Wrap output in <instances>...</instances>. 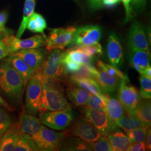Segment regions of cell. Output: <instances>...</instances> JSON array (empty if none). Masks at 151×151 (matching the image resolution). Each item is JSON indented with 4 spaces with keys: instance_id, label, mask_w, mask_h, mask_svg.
I'll return each instance as SVG.
<instances>
[{
    "instance_id": "6da1fadb",
    "label": "cell",
    "mask_w": 151,
    "mask_h": 151,
    "mask_svg": "<svg viewBox=\"0 0 151 151\" xmlns=\"http://www.w3.org/2000/svg\"><path fill=\"white\" fill-rule=\"evenodd\" d=\"M71 110L60 80L43 81L39 112Z\"/></svg>"
},
{
    "instance_id": "7a4b0ae2",
    "label": "cell",
    "mask_w": 151,
    "mask_h": 151,
    "mask_svg": "<svg viewBox=\"0 0 151 151\" xmlns=\"http://www.w3.org/2000/svg\"><path fill=\"white\" fill-rule=\"evenodd\" d=\"M25 86L21 76L9 63H0V91L12 100H17L22 96Z\"/></svg>"
},
{
    "instance_id": "3957f363",
    "label": "cell",
    "mask_w": 151,
    "mask_h": 151,
    "mask_svg": "<svg viewBox=\"0 0 151 151\" xmlns=\"http://www.w3.org/2000/svg\"><path fill=\"white\" fill-rule=\"evenodd\" d=\"M25 96V109L27 113L35 115L39 110V105L43 85V76L40 70H37L27 81Z\"/></svg>"
},
{
    "instance_id": "277c9868",
    "label": "cell",
    "mask_w": 151,
    "mask_h": 151,
    "mask_svg": "<svg viewBox=\"0 0 151 151\" xmlns=\"http://www.w3.org/2000/svg\"><path fill=\"white\" fill-rule=\"evenodd\" d=\"M67 137L68 135L66 131L56 132L49 129L42 125L39 132L32 137V138L40 151H54L60 150Z\"/></svg>"
},
{
    "instance_id": "5b68a950",
    "label": "cell",
    "mask_w": 151,
    "mask_h": 151,
    "mask_svg": "<svg viewBox=\"0 0 151 151\" xmlns=\"http://www.w3.org/2000/svg\"><path fill=\"white\" fill-rule=\"evenodd\" d=\"M63 52L60 49H54L44 60L40 70L43 76V81L60 80L65 74L61 62Z\"/></svg>"
},
{
    "instance_id": "8992f818",
    "label": "cell",
    "mask_w": 151,
    "mask_h": 151,
    "mask_svg": "<svg viewBox=\"0 0 151 151\" xmlns=\"http://www.w3.org/2000/svg\"><path fill=\"white\" fill-rule=\"evenodd\" d=\"M2 38L5 42L10 54L17 50L27 49L38 48L45 44L46 36L35 35L30 38L21 39L12 35L10 32H5L2 35Z\"/></svg>"
},
{
    "instance_id": "52a82bcc",
    "label": "cell",
    "mask_w": 151,
    "mask_h": 151,
    "mask_svg": "<svg viewBox=\"0 0 151 151\" xmlns=\"http://www.w3.org/2000/svg\"><path fill=\"white\" fill-rule=\"evenodd\" d=\"M73 119L71 110L47 111L40 113L39 120L42 124L53 129L62 130L70 127Z\"/></svg>"
},
{
    "instance_id": "ba28073f",
    "label": "cell",
    "mask_w": 151,
    "mask_h": 151,
    "mask_svg": "<svg viewBox=\"0 0 151 151\" xmlns=\"http://www.w3.org/2000/svg\"><path fill=\"white\" fill-rule=\"evenodd\" d=\"M118 99L127 114L134 116V111L140 101L137 88L129 84V80H123L119 85Z\"/></svg>"
},
{
    "instance_id": "9c48e42d",
    "label": "cell",
    "mask_w": 151,
    "mask_h": 151,
    "mask_svg": "<svg viewBox=\"0 0 151 151\" xmlns=\"http://www.w3.org/2000/svg\"><path fill=\"white\" fill-rule=\"evenodd\" d=\"M83 113L87 119L91 123L100 134L103 136H108L116 129V126L114 125L109 118L105 111L96 110L85 106Z\"/></svg>"
},
{
    "instance_id": "30bf717a",
    "label": "cell",
    "mask_w": 151,
    "mask_h": 151,
    "mask_svg": "<svg viewBox=\"0 0 151 151\" xmlns=\"http://www.w3.org/2000/svg\"><path fill=\"white\" fill-rule=\"evenodd\" d=\"M76 30L74 27L52 29L46 39V49L50 52L54 49H64L72 43Z\"/></svg>"
},
{
    "instance_id": "8fae6325",
    "label": "cell",
    "mask_w": 151,
    "mask_h": 151,
    "mask_svg": "<svg viewBox=\"0 0 151 151\" xmlns=\"http://www.w3.org/2000/svg\"><path fill=\"white\" fill-rule=\"evenodd\" d=\"M70 124V127L66 131L68 136L78 137L87 143L91 144L96 142L101 135L86 118L76 120Z\"/></svg>"
},
{
    "instance_id": "7c38bea8",
    "label": "cell",
    "mask_w": 151,
    "mask_h": 151,
    "mask_svg": "<svg viewBox=\"0 0 151 151\" xmlns=\"http://www.w3.org/2000/svg\"><path fill=\"white\" fill-rule=\"evenodd\" d=\"M101 29L98 25H86L76 28L71 44L77 47L98 42L101 37Z\"/></svg>"
},
{
    "instance_id": "4fadbf2b",
    "label": "cell",
    "mask_w": 151,
    "mask_h": 151,
    "mask_svg": "<svg viewBox=\"0 0 151 151\" xmlns=\"http://www.w3.org/2000/svg\"><path fill=\"white\" fill-rule=\"evenodd\" d=\"M98 74L96 81L101 90L105 92L112 93L119 88L122 80L118 77L111 75L105 68L103 62L100 60L97 61Z\"/></svg>"
},
{
    "instance_id": "5bb4252c",
    "label": "cell",
    "mask_w": 151,
    "mask_h": 151,
    "mask_svg": "<svg viewBox=\"0 0 151 151\" xmlns=\"http://www.w3.org/2000/svg\"><path fill=\"white\" fill-rule=\"evenodd\" d=\"M11 54L20 57L35 71L41 68L45 60V52L40 48L22 49Z\"/></svg>"
},
{
    "instance_id": "9a60e30c",
    "label": "cell",
    "mask_w": 151,
    "mask_h": 151,
    "mask_svg": "<svg viewBox=\"0 0 151 151\" xmlns=\"http://www.w3.org/2000/svg\"><path fill=\"white\" fill-rule=\"evenodd\" d=\"M129 43L131 49L143 50L150 52L148 43L144 30L138 22H134L130 27Z\"/></svg>"
},
{
    "instance_id": "2e32d148",
    "label": "cell",
    "mask_w": 151,
    "mask_h": 151,
    "mask_svg": "<svg viewBox=\"0 0 151 151\" xmlns=\"http://www.w3.org/2000/svg\"><path fill=\"white\" fill-rule=\"evenodd\" d=\"M107 52L110 64L119 67L123 62V49L119 39L115 33H111L109 37Z\"/></svg>"
},
{
    "instance_id": "e0dca14e",
    "label": "cell",
    "mask_w": 151,
    "mask_h": 151,
    "mask_svg": "<svg viewBox=\"0 0 151 151\" xmlns=\"http://www.w3.org/2000/svg\"><path fill=\"white\" fill-rule=\"evenodd\" d=\"M22 133L19 123H12L0 139V151H14Z\"/></svg>"
},
{
    "instance_id": "ac0fdd59",
    "label": "cell",
    "mask_w": 151,
    "mask_h": 151,
    "mask_svg": "<svg viewBox=\"0 0 151 151\" xmlns=\"http://www.w3.org/2000/svg\"><path fill=\"white\" fill-rule=\"evenodd\" d=\"M5 60L9 63L21 76L24 82L25 86L27 85V81L30 80L36 72L23 60L15 54L9 55Z\"/></svg>"
},
{
    "instance_id": "d6986e66",
    "label": "cell",
    "mask_w": 151,
    "mask_h": 151,
    "mask_svg": "<svg viewBox=\"0 0 151 151\" xmlns=\"http://www.w3.org/2000/svg\"><path fill=\"white\" fill-rule=\"evenodd\" d=\"M131 50L130 65L140 75H142L143 70L151 66L150 53L143 50L135 49H131Z\"/></svg>"
},
{
    "instance_id": "ffe728a7",
    "label": "cell",
    "mask_w": 151,
    "mask_h": 151,
    "mask_svg": "<svg viewBox=\"0 0 151 151\" xmlns=\"http://www.w3.org/2000/svg\"><path fill=\"white\" fill-rule=\"evenodd\" d=\"M105 111L111 122L117 127L116 122L124 115V108L119 100L105 95Z\"/></svg>"
},
{
    "instance_id": "44dd1931",
    "label": "cell",
    "mask_w": 151,
    "mask_h": 151,
    "mask_svg": "<svg viewBox=\"0 0 151 151\" xmlns=\"http://www.w3.org/2000/svg\"><path fill=\"white\" fill-rule=\"evenodd\" d=\"M91 93L86 90L70 83L66 89L67 96L76 106H85Z\"/></svg>"
},
{
    "instance_id": "7402d4cb",
    "label": "cell",
    "mask_w": 151,
    "mask_h": 151,
    "mask_svg": "<svg viewBox=\"0 0 151 151\" xmlns=\"http://www.w3.org/2000/svg\"><path fill=\"white\" fill-rule=\"evenodd\" d=\"M19 124L22 133L27 134L32 137L38 133L42 125L39 119L29 114L22 115Z\"/></svg>"
},
{
    "instance_id": "603a6c76",
    "label": "cell",
    "mask_w": 151,
    "mask_h": 151,
    "mask_svg": "<svg viewBox=\"0 0 151 151\" xmlns=\"http://www.w3.org/2000/svg\"><path fill=\"white\" fill-rule=\"evenodd\" d=\"M106 137L113 151H127L131 144L127 135L119 130H114Z\"/></svg>"
},
{
    "instance_id": "cb8c5ba5",
    "label": "cell",
    "mask_w": 151,
    "mask_h": 151,
    "mask_svg": "<svg viewBox=\"0 0 151 151\" xmlns=\"http://www.w3.org/2000/svg\"><path fill=\"white\" fill-rule=\"evenodd\" d=\"M60 150L69 151H92L91 144L78 137L67 138L63 140Z\"/></svg>"
},
{
    "instance_id": "d4e9b609",
    "label": "cell",
    "mask_w": 151,
    "mask_h": 151,
    "mask_svg": "<svg viewBox=\"0 0 151 151\" xmlns=\"http://www.w3.org/2000/svg\"><path fill=\"white\" fill-rule=\"evenodd\" d=\"M61 59L70 60L81 65H86L91 64L93 57L77 47L63 53Z\"/></svg>"
},
{
    "instance_id": "484cf974",
    "label": "cell",
    "mask_w": 151,
    "mask_h": 151,
    "mask_svg": "<svg viewBox=\"0 0 151 151\" xmlns=\"http://www.w3.org/2000/svg\"><path fill=\"white\" fill-rule=\"evenodd\" d=\"M150 99L140 100L134 111V116L147 126L151 123V105Z\"/></svg>"
},
{
    "instance_id": "4316f807",
    "label": "cell",
    "mask_w": 151,
    "mask_h": 151,
    "mask_svg": "<svg viewBox=\"0 0 151 151\" xmlns=\"http://www.w3.org/2000/svg\"><path fill=\"white\" fill-rule=\"evenodd\" d=\"M69 83L84 88L90 93L96 95L103 96L105 94L97 82L93 79L81 78L70 80H69Z\"/></svg>"
},
{
    "instance_id": "83f0119b",
    "label": "cell",
    "mask_w": 151,
    "mask_h": 151,
    "mask_svg": "<svg viewBox=\"0 0 151 151\" xmlns=\"http://www.w3.org/2000/svg\"><path fill=\"white\" fill-rule=\"evenodd\" d=\"M117 126L121 128L125 133L138 128L147 126L139 119L133 115H123L116 122Z\"/></svg>"
},
{
    "instance_id": "f1b7e54d",
    "label": "cell",
    "mask_w": 151,
    "mask_h": 151,
    "mask_svg": "<svg viewBox=\"0 0 151 151\" xmlns=\"http://www.w3.org/2000/svg\"><path fill=\"white\" fill-rule=\"evenodd\" d=\"M35 6V0H25L24 6L22 23L18 30V32H17L16 35V38H21L22 34L27 29V22L34 11Z\"/></svg>"
},
{
    "instance_id": "f546056e",
    "label": "cell",
    "mask_w": 151,
    "mask_h": 151,
    "mask_svg": "<svg viewBox=\"0 0 151 151\" xmlns=\"http://www.w3.org/2000/svg\"><path fill=\"white\" fill-rule=\"evenodd\" d=\"M47 27V22L43 16L38 13L33 12L27 22V29L33 32L44 34Z\"/></svg>"
},
{
    "instance_id": "4dcf8cb0",
    "label": "cell",
    "mask_w": 151,
    "mask_h": 151,
    "mask_svg": "<svg viewBox=\"0 0 151 151\" xmlns=\"http://www.w3.org/2000/svg\"><path fill=\"white\" fill-rule=\"evenodd\" d=\"M98 74V70L92 64L82 65L79 70L73 73H71L69 80L81 78H90L96 81Z\"/></svg>"
},
{
    "instance_id": "1f68e13d",
    "label": "cell",
    "mask_w": 151,
    "mask_h": 151,
    "mask_svg": "<svg viewBox=\"0 0 151 151\" xmlns=\"http://www.w3.org/2000/svg\"><path fill=\"white\" fill-rule=\"evenodd\" d=\"M14 151H39L40 150L30 135L22 133Z\"/></svg>"
},
{
    "instance_id": "d6a6232c",
    "label": "cell",
    "mask_w": 151,
    "mask_h": 151,
    "mask_svg": "<svg viewBox=\"0 0 151 151\" xmlns=\"http://www.w3.org/2000/svg\"><path fill=\"white\" fill-rule=\"evenodd\" d=\"M150 127L145 126L132 130L127 132V135L131 143L135 142H145L147 133Z\"/></svg>"
},
{
    "instance_id": "836d02e7",
    "label": "cell",
    "mask_w": 151,
    "mask_h": 151,
    "mask_svg": "<svg viewBox=\"0 0 151 151\" xmlns=\"http://www.w3.org/2000/svg\"><path fill=\"white\" fill-rule=\"evenodd\" d=\"M105 95L106 94H104L103 96H98L91 93L85 106L96 110L105 111Z\"/></svg>"
},
{
    "instance_id": "e575fe53",
    "label": "cell",
    "mask_w": 151,
    "mask_h": 151,
    "mask_svg": "<svg viewBox=\"0 0 151 151\" xmlns=\"http://www.w3.org/2000/svg\"><path fill=\"white\" fill-rule=\"evenodd\" d=\"M140 95L144 99H151V77L140 75Z\"/></svg>"
},
{
    "instance_id": "d590c367",
    "label": "cell",
    "mask_w": 151,
    "mask_h": 151,
    "mask_svg": "<svg viewBox=\"0 0 151 151\" xmlns=\"http://www.w3.org/2000/svg\"><path fill=\"white\" fill-rule=\"evenodd\" d=\"M92 151H113L108 138L105 136L101 135L96 142L91 144Z\"/></svg>"
},
{
    "instance_id": "8d00e7d4",
    "label": "cell",
    "mask_w": 151,
    "mask_h": 151,
    "mask_svg": "<svg viewBox=\"0 0 151 151\" xmlns=\"http://www.w3.org/2000/svg\"><path fill=\"white\" fill-rule=\"evenodd\" d=\"M78 48L93 57H100L103 53L102 47L99 42L88 45L78 47Z\"/></svg>"
},
{
    "instance_id": "74e56055",
    "label": "cell",
    "mask_w": 151,
    "mask_h": 151,
    "mask_svg": "<svg viewBox=\"0 0 151 151\" xmlns=\"http://www.w3.org/2000/svg\"><path fill=\"white\" fill-rule=\"evenodd\" d=\"M12 123V120L8 113L0 108V134L4 133Z\"/></svg>"
},
{
    "instance_id": "f35d334b",
    "label": "cell",
    "mask_w": 151,
    "mask_h": 151,
    "mask_svg": "<svg viewBox=\"0 0 151 151\" xmlns=\"http://www.w3.org/2000/svg\"><path fill=\"white\" fill-rule=\"evenodd\" d=\"M61 62L63 66L65 74L75 73L80 69L81 65H82L70 60L61 59Z\"/></svg>"
},
{
    "instance_id": "ab89813d",
    "label": "cell",
    "mask_w": 151,
    "mask_h": 151,
    "mask_svg": "<svg viewBox=\"0 0 151 151\" xmlns=\"http://www.w3.org/2000/svg\"><path fill=\"white\" fill-rule=\"evenodd\" d=\"M103 65L106 69V70L108 71L109 74L111 75L115 76L121 79L122 80H129L128 76L125 75L123 72L119 70V69L116 67H115L113 65H109L103 62Z\"/></svg>"
},
{
    "instance_id": "60d3db41",
    "label": "cell",
    "mask_w": 151,
    "mask_h": 151,
    "mask_svg": "<svg viewBox=\"0 0 151 151\" xmlns=\"http://www.w3.org/2000/svg\"><path fill=\"white\" fill-rule=\"evenodd\" d=\"M124 5L125 10V19L124 22L127 23L129 21L132 16V7L130 5L132 0H121Z\"/></svg>"
},
{
    "instance_id": "b9f144b4",
    "label": "cell",
    "mask_w": 151,
    "mask_h": 151,
    "mask_svg": "<svg viewBox=\"0 0 151 151\" xmlns=\"http://www.w3.org/2000/svg\"><path fill=\"white\" fill-rule=\"evenodd\" d=\"M7 17L8 15L6 12H0V36H1L4 33L9 32L5 27Z\"/></svg>"
},
{
    "instance_id": "7bdbcfd3",
    "label": "cell",
    "mask_w": 151,
    "mask_h": 151,
    "mask_svg": "<svg viewBox=\"0 0 151 151\" xmlns=\"http://www.w3.org/2000/svg\"><path fill=\"white\" fill-rule=\"evenodd\" d=\"M9 55L10 53L1 35L0 36V60L7 57Z\"/></svg>"
},
{
    "instance_id": "ee69618b",
    "label": "cell",
    "mask_w": 151,
    "mask_h": 151,
    "mask_svg": "<svg viewBox=\"0 0 151 151\" xmlns=\"http://www.w3.org/2000/svg\"><path fill=\"white\" fill-rule=\"evenodd\" d=\"M146 151L145 142H135L130 144L127 151Z\"/></svg>"
},
{
    "instance_id": "f6af8a7d",
    "label": "cell",
    "mask_w": 151,
    "mask_h": 151,
    "mask_svg": "<svg viewBox=\"0 0 151 151\" xmlns=\"http://www.w3.org/2000/svg\"><path fill=\"white\" fill-rule=\"evenodd\" d=\"M147 0H132V7L137 10H143L146 5Z\"/></svg>"
},
{
    "instance_id": "bcb514c9",
    "label": "cell",
    "mask_w": 151,
    "mask_h": 151,
    "mask_svg": "<svg viewBox=\"0 0 151 151\" xmlns=\"http://www.w3.org/2000/svg\"><path fill=\"white\" fill-rule=\"evenodd\" d=\"M88 1L90 7L93 10H97L103 5V0H88Z\"/></svg>"
},
{
    "instance_id": "7dc6e473",
    "label": "cell",
    "mask_w": 151,
    "mask_h": 151,
    "mask_svg": "<svg viewBox=\"0 0 151 151\" xmlns=\"http://www.w3.org/2000/svg\"><path fill=\"white\" fill-rule=\"evenodd\" d=\"M145 144L146 147V150L147 151H151V132L150 128L148 130L147 135H146V139L145 140Z\"/></svg>"
},
{
    "instance_id": "c3c4849f",
    "label": "cell",
    "mask_w": 151,
    "mask_h": 151,
    "mask_svg": "<svg viewBox=\"0 0 151 151\" xmlns=\"http://www.w3.org/2000/svg\"><path fill=\"white\" fill-rule=\"evenodd\" d=\"M121 0H103L102 3L106 7H113L117 5Z\"/></svg>"
},
{
    "instance_id": "681fc988",
    "label": "cell",
    "mask_w": 151,
    "mask_h": 151,
    "mask_svg": "<svg viewBox=\"0 0 151 151\" xmlns=\"http://www.w3.org/2000/svg\"><path fill=\"white\" fill-rule=\"evenodd\" d=\"M0 106L3 108H5L7 110L10 111H12L13 110L11 106L1 96H0Z\"/></svg>"
},
{
    "instance_id": "f907efd6",
    "label": "cell",
    "mask_w": 151,
    "mask_h": 151,
    "mask_svg": "<svg viewBox=\"0 0 151 151\" xmlns=\"http://www.w3.org/2000/svg\"><path fill=\"white\" fill-rule=\"evenodd\" d=\"M142 75L146 76L147 77H151V66L146 68L145 70H143V73Z\"/></svg>"
},
{
    "instance_id": "816d5d0a",
    "label": "cell",
    "mask_w": 151,
    "mask_h": 151,
    "mask_svg": "<svg viewBox=\"0 0 151 151\" xmlns=\"http://www.w3.org/2000/svg\"><path fill=\"white\" fill-rule=\"evenodd\" d=\"M2 135H3L2 134H0V139L1 138V137H2Z\"/></svg>"
}]
</instances>
